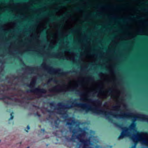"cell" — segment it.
Returning <instances> with one entry per match:
<instances>
[{
	"label": "cell",
	"mask_w": 148,
	"mask_h": 148,
	"mask_svg": "<svg viewBox=\"0 0 148 148\" xmlns=\"http://www.w3.org/2000/svg\"><path fill=\"white\" fill-rule=\"evenodd\" d=\"M83 15L82 11L77 12L71 16L65 22L63 27V31L66 32L74 27L76 23L81 17Z\"/></svg>",
	"instance_id": "1"
},
{
	"label": "cell",
	"mask_w": 148,
	"mask_h": 148,
	"mask_svg": "<svg viewBox=\"0 0 148 148\" xmlns=\"http://www.w3.org/2000/svg\"><path fill=\"white\" fill-rule=\"evenodd\" d=\"M90 78H86L83 81V86L86 90L93 91L97 87V84Z\"/></svg>",
	"instance_id": "2"
},
{
	"label": "cell",
	"mask_w": 148,
	"mask_h": 148,
	"mask_svg": "<svg viewBox=\"0 0 148 148\" xmlns=\"http://www.w3.org/2000/svg\"><path fill=\"white\" fill-rule=\"evenodd\" d=\"M67 89V86L65 85H59L52 87L49 89V91L51 93H58L66 91Z\"/></svg>",
	"instance_id": "3"
},
{
	"label": "cell",
	"mask_w": 148,
	"mask_h": 148,
	"mask_svg": "<svg viewBox=\"0 0 148 148\" xmlns=\"http://www.w3.org/2000/svg\"><path fill=\"white\" fill-rule=\"evenodd\" d=\"M49 20L48 18H45L42 20L38 24V26L36 30V32L37 34H40L42 31H44V29L45 28L46 25L48 23Z\"/></svg>",
	"instance_id": "4"
},
{
	"label": "cell",
	"mask_w": 148,
	"mask_h": 148,
	"mask_svg": "<svg viewBox=\"0 0 148 148\" xmlns=\"http://www.w3.org/2000/svg\"><path fill=\"white\" fill-rule=\"evenodd\" d=\"M108 93L109 91L107 90H101L97 95V97L100 99L104 100L108 96Z\"/></svg>",
	"instance_id": "5"
},
{
	"label": "cell",
	"mask_w": 148,
	"mask_h": 148,
	"mask_svg": "<svg viewBox=\"0 0 148 148\" xmlns=\"http://www.w3.org/2000/svg\"><path fill=\"white\" fill-rule=\"evenodd\" d=\"M67 88L68 90H74L77 88L78 86L77 82L76 80H71L69 82L67 85Z\"/></svg>",
	"instance_id": "6"
},
{
	"label": "cell",
	"mask_w": 148,
	"mask_h": 148,
	"mask_svg": "<svg viewBox=\"0 0 148 148\" xmlns=\"http://www.w3.org/2000/svg\"><path fill=\"white\" fill-rule=\"evenodd\" d=\"M121 95V92L118 89L114 88L111 91L110 95L111 97L113 100H117L119 98Z\"/></svg>",
	"instance_id": "7"
},
{
	"label": "cell",
	"mask_w": 148,
	"mask_h": 148,
	"mask_svg": "<svg viewBox=\"0 0 148 148\" xmlns=\"http://www.w3.org/2000/svg\"><path fill=\"white\" fill-rule=\"evenodd\" d=\"M96 60V57L92 55H86L82 59V61L86 63H93Z\"/></svg>",
	"instance_id": "8"
},
{
	"label": "cell",
	"mask_w": 148,
	"mask_h": 148,
	"mask_svg": "<svg viewBox=\"0 0 148 148\" xmlns=\"http://www.w3.org/2000/svg\"><path fill=\"white\" fill-rule=\"evenodd\" d=\"M64 55L67 59L70 61H74L75 58V54L74 53L66 51L64 52Z\"/></svg>",
	"instance_id": "9"
},
{
	"label": "cell",
	"mask_w": 148,
	"mask_h": 148,
	"mask_svg": "<svg viewBox=\"0 0 148 148\" xmlns=\"http://www.w3.org/2000/svg\"><path fill=\"white\" fill-rule=\"evenodd\" d=\"M16 23L14 22H9L4 24L3 28L4 31H9L13 28L15 27Z\"/></svg>",
	"instance_id": "10"
},
{
	"label": "cell",
	"mask_w": 148,
	"mask_h": 148,
	"mask_svg": "<svg viewBox=\"0 0 148 148\" xmlns=\"http://www.w3.org/2000/svg\"><path fill=\"white\" fill-rule=\"evenodd\" d=\"M46 90L44 89H41V88H35L31 91V92L34 93L36 95H43L46 93Z\"/></svg>",
	"instance_id": "11"
},
{
	"label": "cell",
	"mask_w": 148,
	"mask_h": 148,
	"mask_svg": "<svg viewBox=\"0 0 148 148\" xmlns=\"http://www.w3.org/2000/svg\"><path fill=\"white\" fill-rule=\"evenodd\" d=\"M99 75L102 80L106 81H110L111 80V77H110V75H109L107 74L100 73L99 74Z\"/></svg>",
	"instance_id": "12"
},
{
	"label": "cell",
	"mask_w": 148,
	"mask_h": 148,
	"mask_svg": "<svg viewBox=\"0 0 148 148\" xmlns=\"http://www.w3.org/2000/svg\"><path fill=\"white\" fill-rule=\"evenodd\" d=\"M67 8L65 7L61 8L58 11L56 12V15L58 16V17L62 15L66 12L67 11Z\"/></svg>",
	"instance_id": "13"
},
{
	"label": "cell",
	"mask_w": 148,
	"mask_h": 148,
	"mask_svg": "<svg viewBox=\"0 0 148 148\" xmlns=\"http://www.w3.org/2000/svg\"><path fill=\"white\" fill-rule=\"evenodd\" d=\"M37 80V77L36 76H34L33 77L31 81L30 82V87H32V88L34 87L36 82Z\"/></svg>",
	"instance_id": "14"
},
{
	"label": "cell",
	"mask_w": 148,
	"mask_h": 148,
	"mask_svg": "<svg viewBox=\"0 0 148 148\" xmlns=\"http://www.w3.org/2000/svg\"><path fill=\"white\" fill-rule=\"evenodd\" d=\"M27 148H30V147H27Z\"/></svg>",
	"instance_id": "15"
}]
</instances>
